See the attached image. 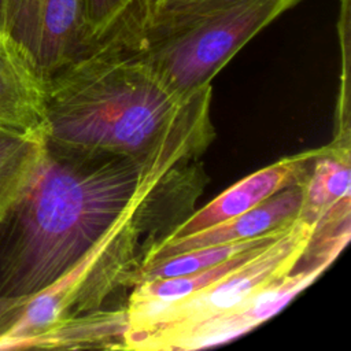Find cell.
Returning <instances> with one entry per match:
<instances>
[{
	"label": "cell",
	"mask_w": 351,
	"mask_h": 351,
	"mask_svg": "<svg viewBox=\"0 0 351 351\" xmlns=\"http://www.w3.org/2000/svg\"><path fill=\"white\" fill-rule=\"evenodd\" d=\"M324 148L325 147L287 156L247 176L203 208L188 215L166 239L185 237L213 228L256 207L278 191L304 181L313 160Z\"/></svg>",
	"instance_id": "obj_7"
},
{
	"label": "cell",
	"mask_w": 351,
	"mask_h": 351,
	"mask_svg": "<svg viewBox=\"0 0 351 351\" xmlns=\"http://www.w3.org/2000/svg\"><path fill=\"white\" fill-rule=\"evenodd\" d=\"M148 1V11H149V18L152 14H155L156 11H159L160 8H165L167 5L180 3V1H185V0H147ZM149 21V19H148Z\"/></svg>",
	"instance_id": "obj_14"
},
{
	"label": "cell",
	"mask_w": 351,
	"mask_h": 351,
	"mask_svg": "<svg viewBox=\"0 0 351 351\" xmlns=\"http://www.w3.org/2000/svg\"><path fill=\"white\" fill-rule=\"evenodd\" d=\"M207 147L185 144L136 159L45 145L22 193L0 215V299L51 285L138 223L174 230L195 210Z\"/></svg>",
	"instance_id": "obj_1"
},
{
	"label": "cell",
	"mask_w": 351,
	"mask_h": 351,
	"mask_svg": "<svg viewBox=\"0 0 351 351\" xmlns=\"http://www.w3.org/2000/svg\"><path fill=\"white\" fill-rule=\"evenodd\" d=\"M350 178L348 147H325L313 160L303 181L300 217L317 223L325 217L350 208Z\"/></svg>",
	"instance_id": "obj_11"
},
{
	"label": "cell",
	"mask_w": 351,
	"mask_h": 351,
	"mask_svg": "<svg viewBox=\"0 0 351 351\" xmlns=\"http://www.w3.org/2000/svg\"><path fill=\"white\" fill-rule=\"evenodd\" d=\"M303 207V181L289 185L256 207L195 234L165 239L156 244L143 265L155 263L173 255L214 244L233 243L262 236L273 229L293 222Z\"/></svg>",
	"instance_id": "obj_8"
},
{
	"label": "cell",
	"mask_w": 351,
	"mask_h": 351,
	"mask_svg": "<svg viewBox=\"0 0 351 351\" xmlns=\"http://www.w3.org/2000/svg\"><path fill=\"white\" fill-rule=\"evenodd\" d=\"M0 129L45 140L44 84L4 38H0Z\"/></svg>",
	"instance_id": "obj_9"
},
{
	"label": "cell",
	"mask_w": 351,
	"mask_h": 351,
	"mask_svg": "<svg viewBox=\"0 0 351 351\" xmlns=\"http://www.w3.org/2000/svg\"><path fill=\"white\" fill-rule=\"evenodd\" d=\"M303 0H185L151 15L133 55L180 96L214 75L261 30Z\"/></svg>",
	"instance_id": "obj_3"
},
{
	"label": "cell",
	"mask_w": 351,
	"mask_h": 351,
	"mask_svg": "<svg viewBox=\"0 0 351 351\" xmlns=\"http://www.w3.org/2000/svg\"><path fill=\"white\" fill-rule=\"evenodd\" d=\"M315 229L302 217L278 240L251 261L193 295L163 307L144 324L125 332V348L159 350L170 336L247 304L261 291L293 271Z\"/></svg>",
	"instance_id": "obj_4"
},
{
	"label": "cell",
	"mask_w": 351,
	"mask_h": 351,
	"mask_svg": "<svg viewBox=\"0 0 351 351\" xmlns=\"http://www.w3.org/2000/svg\"><path fill=\"white\" fill-rule=\"evenodd\" d=\"M44 89L52 148L145 159L214 136L211 88L180 96L130 53H90Z\"/></svg>",
	"instance_id": "obj_2"
},
{
	"label": "cell",
	"mask_w": 351,
	"mask_h": 351,
	"mask_svg": "<svg viewBox=\"0 0 351 351\" xmlns=\"http://www.w3.org/2000/svg\"><path fill=\"white\" fill-rule=\"evenodd\" d=\"M44 151V138L0 129V215L26 188Z\"/></svg>",
	"instance_id": "obj_13"
},
{
	"label": "cell",
	"mask_w": 351,
	"mask_h": 351,
	"mask_svg": "<svg viewBox=\"0 0 351 351\" xmlns=\"http://www.w3.org/2000/svg\"><path fill=\"white\" fill-rule=\"evenodd\" d=\"M3 38L45 85L89 55L84 0H3Z\"/></svg>",
	"instance_id": "obj_5"
},
{
	"label": "cell",
	"mask_w": 351,
	"mask_h": 351,
	"mask_svg": "<svg viewBox=\"0 0 351 351\" xmlns=\"http://www.w3.org/2000/svg\"><path fill=\"white\" fill-rule=\"evenodd\" d=\"M328 266L311 263L299 271L293 270L261 291L247 304L170 336L159 350H199L232 340L278 313Z\"/></svg>",
	"instance_id": "obj_6"
},
{
	"label": "cell",
	"mask_w": 351,
	"mask_h": 351,
	"mask_svg": "<svg viewBox=\"0 0 351 351\" xmlns=\"http://www.w3.org/2000/svg\"><path fill=\"white\" fill-rule=\"evenodd\" d=\"M298 219L254 239L195 248V250H189V251L173 255L170 258H166L155 263L143 265L133 280V287L141 282L152 281V280L192 274V273L213 267L243 251L276 241L277 239L284 236L296 223Z\"/></svg>",
	"instance_id": "obj_12"
},
{
	"label": "cell",
	"mask_w": 351,
	"mask_h": 351,
	"mask_svg": "<svg viewBox=\"0 0 351 351\" xmlns=\"http://www.w3.org/2000/svg\"><path fill=\"white\" fill-rule=\"evenodd\" d=\"M3 25H4V10H3V0H0V38H3Z\"/></svg>",
	"instance_id": "obj_15"
},
{
	"label": "cell",
	"mask_w": 351,
	"mask_h": 351,
	"mask_svg": "<svg viewBox=\"0 0 351 351\" xmlns=\"http://www.w3.org/2000/svg\"><path fill=\"white\" fill-rule=\"evenodd\" d=\"M90 53L137 49L149 19L147 0H84Z\"/></svg>",
	"instance_id": "obj_10"
}]
</instances>
